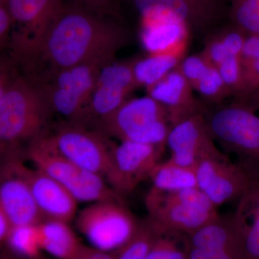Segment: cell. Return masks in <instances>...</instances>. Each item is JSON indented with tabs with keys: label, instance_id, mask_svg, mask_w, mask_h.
<instances>
[{
	"label": "cell",
	"instance_id": "2e32d148",
	"mask_svg": "<svg viewBox=\"0 0 259 259\" xmlns=\"http://www.w3.org/2000/svg\"><path fill=\"white\" fill-rule=\"evenodd\" d=\"M146 207L149 221L161 233L179 232L189 235L219 217L182 204L163 202L147 194Z\"/></svg>",
	"mask_w": 259,
	"mask_h": 259
},
{
	"label": "cell",
	"instance_id": "b9f144b4",
	"mask_svg": "<svg viewBox=\"0 0 259 259\" xmlns=\"http://www.w3.org/2000/svg\"><path fill=\"white\" fill-rule=\"evenodd\" d=\"M34 259H41V258H40V257H37V258H34Z\"/></svg>",
	"mask_w": 259,
	"mask_h": 259
},
{
	"label": "cell",
	"instance_id": "d6986e66",
	"mask_svg": "<svg viewBox=\"0 0 259 259\" xmlns=\"http://www.w3.org/2000/svg\"><path fill=\"white\" fill-rule=\"evenodd\" d=\"M187 236L191 245L212 252L236 247L242 248L241 233L234 218L225 221L218 217Z\"/></svg>",
	"mask_w": 259,
	"mask_h": 259
},
{
	"label": "cell",
	"instance_id": "d4e9b609",
	"mask_svg": "<svg viewBox=\"0 0 259 259\" xmlns=\"http://www.w3.org/2000/svg\"><path fill=\"white\" fill-rule=\"evenodd\" d=\"M149 178L152 182V188L161 192H175L197 187L195 169L177 166L168 160L158 163Z\"/></svg>",
	"mask_w": 259,
	"mask_h": 259
},
{
	"label": "cell",
	"instance_id": "f1b7e54d",
	"mask_svg": "<svg viewBox=\"0 0 259 259\" xmlns=\"http://www.w3.org/2000/svg\"><path fill=\"white\" fill-rule=\"evenodd\" d=\"M188 236L179 232H166L156 238L146 259H187Z\"/></svg>",
	"mask_w": 259,
	"mask_h": 259
},
{
	"label": "cell",
	"instance_id": "9c48e42d",
	"mask_svg": "<svg viewBox=\"0 0 259 259\" xmlns=\"http://www.w3.org/2000/svg\"><path fill=\"white\" fill-rule=\"evenodd\" d=\"M138 88L133 71V61L108 63L102 68L96 84L81 120L76 123L95 126L110 117L123 105Z\"/></svg>",
	"mask_w": 259,
	"mask_h": 259
},
{
	"label": "cell",
	"instance_id": "4316f807",
	"mask_svg": "<svg viewBox=\"0 0 259 259\" xmlns=\"http://www.w3.org/2000/svg\"><path fill=\"white\" fill-rule=\"evenodd\" d=\"M5 243L10 252L20 258H37L42 249L38 225L13 226Z\"/></svg>",
	"mask_w": 259,
	"mask_h": 259
},
{
	"label": "cell",
	"instance_id": "4dcf8cb0",
	"mask_svg": "<svg viewBox=\"0 0 259 259\" xmlns=\"http://www.w3.org/2000/svg\"><path fill=\"white\" fill-rule=\"evenodd\" d=\"M230 17L247 36L259 35V0H231Z\"/></svg>",
	"mask_w": 259,
	"mask_h": 259
},
{
	"label": "cell",
	"instance_id": "5b68a950",
	"mask_svg": "<svg viewBox=\"0 0 259 259\" xmlns=\"http://www.w3.org/2000/svg\"><path fill=\"white\" fill-rule=\"evenodd\" d=\"M171 126L166 108L148 95L127 100L95 127L107 137L120 141L164 147Z\"/></svg>",
	"mask_w": 259,
	"mask_h": 259
},
{
	"label": "cell",
	"instance_id": "f35d334b",
	"mask_svg": "<svg viewBox=\"0 0 259 259\" xmlns=\"http://www.w3.org/2000/svg\"><path fill=\"white\" fill-rule=\"evenodd\" d=\"M196 1L199 2V3H202V4H204L206 5H209V6L211 7H215V0H196Z\"/></svg>",
	"mask_w": 259,
	"mask_h": 259
},
{
	"label": "cell",
	"instance_id": "4fadbf2b",
	"mask_svg": "<svg viewBox=\"0 0 259 259\" xmlns=\"http://www.w3.org/2000/svg\"><path fill=\"white\" fill-rule=\"evenodd\" d=\"M0 209L14 226H34L44 221L28 183L8 156H5L1 168Z\"/></svg>",
	"mask_w": 259,
	"mask_h": 259
},
{
	"label": "cell",
	"instance_id": "836d02e7",
	"mask_svg": "<svg viewBox=\"0 0 259 259\" xmlns=\"http://www.w3.org/2000/svg\"><path fill=\"white\" fill-rule=\"evenodd\" d=\"M13 29V20L5 5H0V45L1 48L9 47Z\"/></svg>",
	"mask_w": 259,
	"mask_h": 259
},
{
	"label": "cell",
	"instance_id": "ab89813d",
	"mask_svg": "<svg viewBox=\"0 0 259 259\" xmlns=\"http://www.w3.org/2000/svg\"><path fill=\"white\" fill-rule=\"evenodd\" d=\"M81 247H82V245H81ZM81 247L80 248L79 251H78L76 254L73 255L72 257H71V258L69 259H84V257H83L82 254V252H81Z\"/></svg>",
	"mask_w": 259,
	"mask_h": 259
},
{
	"label": "cell",
	"instance_id": "44dd1931",
	"mask_svg": "<svg viewBox=\"0 0 259 259\" xmlns=\"http://www.w3.org/2000/svg\"><path fill=\"white\" fill-rule=\"evenodd\" d=\"M40 246L59 259H69L76 254L81 245L67 223L44 220L38 224Z\"/></svg>",
	"mask_w": 259,
	"mask_h": 259
},
{
	"label": "cell",
	"instance_id": "f546056e",
	"mask_svg": "<svg viewBox=\"0 0 259 259\" xmlns=\"http://www.w3.org/2000/svg\"><path fill=\"white\" fill-rule=\"evenodd\" d=\"M192 87L204 99L216 105L223 104L228 97L231 96L217 67L212 64L199 75Z\"/></svg>",
	"mask_w": 259,
	"mask_h": 259
},
{
	"label": "cell",
	"instance_id": "e0dca14e",
	"mask_svg": "<svg viewBox=\"0 0 259 259\" xmlns=\"http://www.w3.org/2000/svg\"><path fill=\"white\" fill-rule=\"evenodd\" d=\"M113 60L99 59L76 65L57 71L35 84L59 89L82 102L87 107L100 70Z\"/></svg>",
	"mask_w": 259,
	"mask_h": 259
},
{
	"label": "cell",
	"instance_id": "9a60e30c",
	"mask_svg": "<svg viewBox=\"0 0 259 259\" xmlns=\"http://www.w3.org/2000/svg\"><path fill=\"white\" fill-rule=\"evenodd\" d=\"M146 90L148 96L166 108L171 125L202 112L194 98L193 88L178 67Z\"/></svg>",
	"mask_w": 259,
	"mask_h": 259
},
{
	"label": "cell",
	"instance_id": "1f68e13d",
	"mask_svg": "<svg viewBox=\"0 0 259 259\" xmlns=\"http://www.w3.org/2000/svg\"><path fill=\"white\" fill-rule=\"evenodd\" d=\"M217 69L232 96H238L242 84L241 57L228 58L217 66Z\"/></svg>",
	"mask_w": 259,
	"mask_h": 259
},
{
	"label": "cell",
	"instance_id": "d6a6232c",
	"mask_svg": "<svg viewBox=\"0 0 259 259\" xmlns=\"http://www.w3.org/2000/svg\"><path fill=\"white\" fill-rule=\"evenodd\" d=\"M78 5L104 17L117 13V0H74Z\"/></svg>",
	"mask_w": 259,
	"mask_h": 259
},
{
	"label": "cell",
	"instance_id": "83f0119b",
	"mask_svg": "<svg viewBox=\"0 0 259 259\" xmlns=\"http://www.w3.org/2000/svg\"><path fill=\"white\" fill-rule=\"evenodd\" d=\"M148 194L168 203L182 204L202 212L217 214V207L207 194L198 187L170 192H161L152 188Z\"/></svg>",
	"mask_w": 259,
	"mask_h": 259
},
{
	"label": "cell",
	"instance_id": "6da1fadb",
	"mask_svg": "<svg viewBox=\"0 0 259 259\" xmlns=\"http://www.w3.org/2000/svg\"><path fill=\"white\" fill-rule=\"evenodd\" d=\"M117 24L80 5H64L38 44L15 61L25 77L36 83L51 74L99 59L112 60L128 41Z\"/></svg>",
	"mask_w": 259,
	"mask_h": 259
},
{
	"label": "cell",
	"instance_id": "e575fe53",
	"mask_svg": "<svg viewBox=\"0 0 259 259\" xmlns=\"http://www.w3.org/2000/svg\"><path fill=\"white\" fill-rule=\"evenodd\" d=\"M81 252L84 259H115L114 253L97 249L95 248H89V247H81Z\"/></svg>",
	"mask_w": 259,
	"mask_h": 259
},
{
	"label": "cell",
	"instance_id": "cb8c5ba5",
	"mask_svg": "<svg viewBox=\"0 0 259 259\" xmlns=\"http://www.w3.org/2000/svg\"><path fill=\"white\" fill-rule=\"evenodd\" d=\"M241 62V89L236 100H259V35L247 36Z\"/></svg>",
	"mask_w": 259,
	"mask_h": 259
},
{
	"label": "cell",
	"instance_id": "5bb4252c",
	"mask_svg": "<svg viewBox=\"0 0 259 259\" xmlns=\"http://www.w3.org/2000/svg\"><path fill=\"white\" fill-rule=\"evenodd\" d=\"M166 145L171 154L200 161L222 153L209 134L204 113L199 112L171 125Z\"/></svg>",
	"mask_w": 259,
	"mask_h": 259
},
{
	"label": "cell",
	"instance_id": "8fae6325",
	"mask_svg": "<svg viewBox=\"0 0 259 259\" xmlns=\"http://www.w3.org/2000/svg\"><path fill=\"white\" fill-rule=\"evenodd\" d=\"M141 40L149 54H185L191 29L180 16L162 7L139 11Z\"/></svg>",
	"mask_w": 259,
	"mask_h": 259
},
{
	"label": "cell",
	"instance_id": "60d3db41",
	"mask_svg": "<svg viewBox=\"0 0 259 259\" xmlns=\"http://www.w3.org/2000/svg\"><path fill=\"white\" fill-rule=\"evenodd\" d=\"M7 0H0V5H5Z\"/></svg>",
	"mask_w": 259,
	"mask_h": 259
},
{
	"label": "cell",
	"instance_id": "484cf974",
	"mask_svg": "<svg viewBox=\"0 0 259 259\" xmlns=\"http://www.w3.org/2000/svg\"><path fill=\"white\" fill-rule=\"evenodd\" d=\"M161 234L149 220L139 223L131 239L113 252L115 259H146L153 243Z\"/></svg>",
	"mask_w": 259,
	"mask_h": 259
},
{
	"label": "cell",
	"instance_id": "277c9868",
	"mask_svg": "<svg viewBox=\"0 0 259 259\" xmlns=\"http://www.w3.org/2000/svg\"><path fill=\"white\" fill-rule=\"evenodd\" d=\"M27 156L35 167L64 186L77 202L119 201L103 177L83 169L59 153L48 135L30 141Z\"/></svg>",
	"mask_w": 259,
	"mask_h": 259
},
{
	"label": "cell",
	"instance_id": "74e56055",
	"mask_svg": "<svg viewBox=\"0 0 259 259\" xmlns=\"http://www.w3.org/2000/svg\"><path fill=\"white\" fill-rule=\"evenodd\" d=\"M1 259H21V258L15 255L9 250V251H5L2 253Z\"/></svg>",
	"mask_w": 259,
	"mask_h": 259
},
{
	"label": "cell",
	"instance_id": "30bf717a",
	"mask_svg": "<svg viewBox=\"0 0 259 259\" xmlns=\"http://www.w3.org/2000/svg\"><path fill=\"white\" fill-rule=\"evenodd\" d=\"M164 147L120 141L114 145L105 180L117 195L130 194L159 163Z\"/></svg>",
	"mask_w": 259,
	"mask_h": 259
},
{
	"label": "cell",
	"instance_id": "7a4b0ae2",
	"mask_svg": "<svg viewBox=\"0 0 259 259\" xmlns=\"http://www.w3.org/2000/svg\"><path fill=\"white\" fill-rule=\"evenodd\" d=\"M51 110L35 83L23 75H10L2 63L0 75V144L3 154L18 151L25 141L45 134Z\"/></svg>",
	"mask_w": 259,
	"mask_h": 259
},
{
	"label": "cell",
	"instance_id": "7402d4cb",
	"mask_svg": "<svg viewBox=\"0 0 259 259\" xmlns=\"http://www.w3.org/2000/svg\"><path fill=\"white\" fill-rule=\"evenodd\" d=\"M247 35L234 25L218 30L207 37L202 55L214 66L231 57H241Z\"/></svg>",
	"mask_w": 259,
	"mask_h": 259
},
{
	"label": "cell",
	"instance_id": "ffe728a7",
	"mask_svg": "<svg viewBox=\"0 0 259 259\" xmlns=\"http://www.w3.org/2000/svg\"><path fill=\"white\" fill-rule=\"evenodd\" d=\"M241 236L245 259H259V192L250 191L243 197L234 218Z\"/></svg>",
	"mask_w": 259,
	"mask_h": 259
},
{
	"label": "cell",
	"instance_id": "7c38bea8",
	"mask_svg": "<svg viewBox=\"0 0 259 259\" xmlns=\"http://www.w3.org/2000/svg\"><path fill=\"white\" fill-rule=\"evenodd\" d=\"M5 156L11 160L16 171L26 181L44 220L68 223L74 218L77 201L64 186L38 168L25 166L18 151Z\"/></svg>",
	"mask_w": 259,
	"mask_h": 259
},
{
	"label": "cell",
	"instance_id": "ba28073f",
	"mask_svg": "<svg viewBox=\"0 0 259 259\" xmlns=\"http://www.w3.org/2000/svg\"><path fill=\"white\" fill-rule=\"evenodd\" d=\"M13 20L9 47L15 61L38 44L64 7L61 0H7Z\"/></svg>",
	"mask_w": 259,
	"mask_h": 259
},
{
	"label": "cell",
	"instance_id": "8d00e7d4",
	"mask_svg": "<svg viewBox=\"0 0 259 259\" xmlns=\"http://www.w3.org/2000/svg\"><path fill=\"white\" fill-rule=\"evenodd\" d=\"M187 259H216L215 255L210 250L189 245Z\"/></svg>",
	"mask_w": 259,
	"mask_h": 259
},
{
	"label": "cell",
	"instance_id": "8992f818",
	"mask_svg": "<svg viewBox=\"0 0 259 259\" xmlns=\"http://www.w3.org/2000/svg\"><path fill=\"white\" fill-rule=\"evenodd\" d=\"M76 226L94 248L109 252L127 243L139 223L119 201H104L82 209Z\"/></svg>",
	"mask_w": 259,
	"mask_h": 259
},
{
	"label": "cell",
	"instance_id": "d590c367",
	"mask_svg": "<svg viewBox=\"0 0 259 259\" xmlns=\"http://www.w3.org/2000/svg\"><path fill=\"white\" fill-rule=\"evenodd\" d=\"M13 226L8 216L0 209V241L2 243L7 241Z\"/></svg>",
	"mask_w": 259,
	"mask_h": 259
},
{
	"label": "cell",
	"instance_id": "603a6c76",
	"mask_svg": "<svg viewBox=\"0 0 259 259\" xmlns=\"http://www.w3.org/2000/svg\"><path fill=\"white\" fill-rule=\"evenodd\" d=\"M183 54H149L133 61V71L137 87L151 88L178 67Z\"/></svg>",
	"mask_w": 259,
	"mask_h": 259
},
{
	"label": "cell",
	"instance_id": "3957f363",
	"mask_svg": "<svg viewBox=\"0 0 259 259\" xmlns=\"http://www.w3.org/2000/svg\"><path fill=\"white\" fill-rule=\"evenodd\" d=\"M204 116L214 142L241 159L238 164L248 172L259 166V100L221 104Z\"/></svg>",
	"mask_w": 259,
	"mask_h": 259
},
{
	"label": "cell",
	"instance_id": "ac0fdd59",
	"mask_svg": "<svg viewBox=\"0 0 259 259\" xmlns=\"http://www.w3.org/2000/svg\"><path fill=\"white\" fill-rule=\"evenodd\" d=\"M253 190V177L249 172L228 158L204 192L218 207L235 199L243 198Z\"/></svg>",
	"mask_w": 259,
	"mask_h": 259
},
{
	"label": "cell",
	"instance_id": "52a82bcc",
	"mask_svg": "<svg viewBox=\"0 0 259 259\" xmlns=\"http://www.w3.org/2000/svg\"><path fill=\"white\" fill-rule=\"evenodd\" d=\"M49 136L65 157L83 169L105 178L115 145L109 142L105 135L70 122L59 126Z\"/></svg>",
	"mask_w": 259,
	"mask_h": 259
}]
</instances>
